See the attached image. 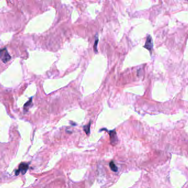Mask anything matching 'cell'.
<instances>
[{"instance_id": "obj_1", "label": "cell", "mask_w": 188, "mask_h": 188, "mask_svg": "<svg viewBox=\"0 0 188 188\" xmlns=\"http://www.w3.org/2000/svg\"><path fill=\"white\" fill-rule=\"evenodd\" d=\"M0 58L5 63L8 62L11 60V57L6 48H3L0 50Z\"/></svg>"}, {"instance_id": "obj_2", "label": "cell", "mask_w": 188, "mask_h": 188, "mask_svg": "<svg viewBox=\"0 0 188 188\" xmlns=\"http://www.w3.org/2000/svg\"><path fill=\"white\" fill-rule=\"evenodd\" d=\"M28 169V164L26 163H22L20 164L18 169L17 170L16 174L17 175H19L20 173H22V174H24L27 171Z\"/></svg>"}, {"instance_id": "obj_3", "label": "cell", "mask_w": 188, "mask_h": 188, "mask_svg": "<svg viewBox=\"0 0 188 188\" xmlns=\"http://www.w3.org/2000/svg\"><path fill=\"white\" fill-rule=\"evenodd\" d=\"M109 135L111 140V144L113 145H116L117 143V133L115 130H112L109 131Z\"/></svg>"}, {"instance_id": "obj_4", "label": "cell", "mask_w": 188, "mask_h": 188, "mask_svg": "<svg viewBox=\"0 0 188 188\" xmlns=\"http://www.w3.org/2000/svg\"><path fill=\"white\" fill-rule=\"evenodd\" d=\"M144 47L150 51H151L152 49L153 42H152V38L151 37L150 35H148L147 39H146V41Z\"/></svg>"}, {"instance_id": "obj_5", "label": "cell", "mask_w": 188, "mask_h": 188, "mask_svg": "<svg viewBox=\"0 0 188 188\" xmlns=\"http://www.w3.org/2000/svg\"><path fill=\"white\" fill-rule=\"evenodd\" d=\"M32 103V98L30 99L28 101V102H26V103L24 104V109L25 111H28L29 108L30 107V106L31 105Z\"/></svg>"}, {"instance_id": "obj_6", "label": "cell", "mask_w": 188, "mask_h": 188, "mask_svg": "<svg viewBox=\"0 0 188 188\" xmlns=\"http://www.w3.org/2000/svg\"><path fill=\"white\" fill-rule=\"evenodd\" d=\"M109 167L110 168H111V169L113 171V172H117L118 170V168L113 161H111V162L109 163Z\"/></svg>"}, {"instance_id": "obj_7", "label": "cell", "mask_w": 188, "mask_h": 188, "mask_svg": "<svg viewBox=\"0 0 188 188\" xmlns=\"http://www.w3.org/2000/svg\"><path fill=\"white\" fill-rule=\"evenodd\" d=\"M90 125H91V121L89 123L88 125H85L84 126V130L85 131V132H86L87 135H88L90 133Z\"/></svg>"}, {"instance_id": "obj_8", "label": "cell", "mask_w": 188, "mask_h": 188, "mask_svg": "<svg viewBox=\"0 0 188 188\" xmlns=\"http://www.w3.org/2000/svg\"><path fill=\"white\" fill-rule=\"evenodd\" d=\"M98 41V39L96 38V40H95V42L94 45V50L96 52H97V46Z\"/></svg>"}]
</instances>
